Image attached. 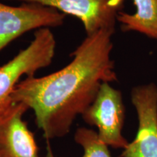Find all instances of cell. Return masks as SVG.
<instances>
[{
	"mask_svg": "<svg viewBox=\"0 0 157 157\" xmlns=\"http://www.w3.org/2000/svg\"><path fill=\"white\" fill-rule=\"evenodd\" d=\"M133 14L121 11L117 17L124 32L140 33L157 41V0H133Z\"/></svg>",
	"mask_w": 157,
	"mask_h": 157,
	"instance_id": "cell-8",
	"label": "cell"
},
{
	"mask_svg": "<svg viewBox=\"0 0 157 157\" xmlns=\"http://www.w3.org/2000/svg\"><path fill=\"white\" fill-rule=\"evenodd\" d=\"M131 102L137 113L136 136L121 157H157V85H137L131 90Z\"/></svg>",
	"mask_w": 157,
	"mask_h": 157,
	"instance_id": "cell-5",
	"label": "cell"
},
{
	"mask_svg": "<svg viewBox=\"0 0 157 157\" xmlns=\"http://www.w3.org/2000/svg\"><path fill=\"white\" fill-rule=\"evenodd\" d=\"M34 2L51 7L65 15L80 20L86 35L90 36L103 29L115 30L117 17L126 0H10Z\"/></svg>",
	"mask_w": 157,
	"mask_h": 157,
	"instance_id": "cell-6",
	"label": "cell"
},
{
	"mask_svg": "<svg viewBox=\"0 0 157 157\" xmlns=\"http://www.w3.org/2000/svg\"><path fill=\"white\" fill-rule=\"evenodd\" d=\"M82 117L87 124L97 127L100 140L108 146L124 150L128 146L122 134L125 119L122 93L109 82L102 84L95 100Z\"/></svg>",
	"mask_w": 157,
	"mask_h": 157,
	"instance_id": "cell-3",
	"label": "cell"
},
{
	"mask_svg": "<svg viewBox=\"0 0 157 157\" xmlns=\"http://www.w3.org/2000/svg\"><path fill=\"white\" fill-rule=\"evenodd\" d=\"M56 49V40L50 29H38L28 47L0 66V118L14 104L12 95L22 76H34L38 71L50 66Z\"/></svg>",
	"mask_w": 157,
	"mask_h": 157,
	"instance_id": "cell-2",
	"label": "cell"
},
{
	"mask_svg": "<svg viewBox=\"0 0 157 157\" xmlns=\"http://www.w3.org/2000/svg\"><path fill=\"white\" fill-rule=\"evenodd\" d=\"M74 139L83 148L82 157H112L109 146L100 140L98 132L93 129L78 127L74 133Z\"/></svg>",
	"mask_w": 157,
	"mask_h": 157,
	"instance_id": "cell-9",
	"label": "cell"
},
{
	"mask_svg": "<svg viewBox=\"0 0 157 157\" xmlns=\"http://www.w3.org/2000/svg\"><path fill=\"white\" fill-rule=\"evenodd\" d=\"M114 33L103 29L86 36L71 54L73 59L67 66L44 76H26L17 84L13 103H22L34 111L37 127L47 140L68 135L102 84L118 80L111 58Z\"/></svg>",
	"mask_w": 157,
	"mask_h": 157,
	"instance_id": "cell-1",
	"label": "cell"
},
{
	"mask_svg": "<svg viewBox=\"0 0 157 157\" xmlns=\"http://www.w3.org/2000/svg\"><path fill=\"white\" fill-rule=\"evenodd\" d=\"M66 15L51 7L34 2L10 6L0 2V52L15 39L34 29L63 24Z\"/></svg>",
	"mask_w": 157,
	"mask_h": 157,
	"instance_id": "cell-4",
	"label": "cell"
},
{
	"mask_svg": "<svg viewBox=\"0 0 157 157\" xmlns=\"http://www.w3.org/2000/svg\"><path fill=\"white\" fill-rule=\"evenodd\" d=\"M29 109L14 103L0 118V157H39L34 133L23 119Z\"/></svg>",
	"mask_w": 157,
	"mask_h": 157,
	"instance_id": "cell-7",
	"label": "cell"
}]
</instances>
